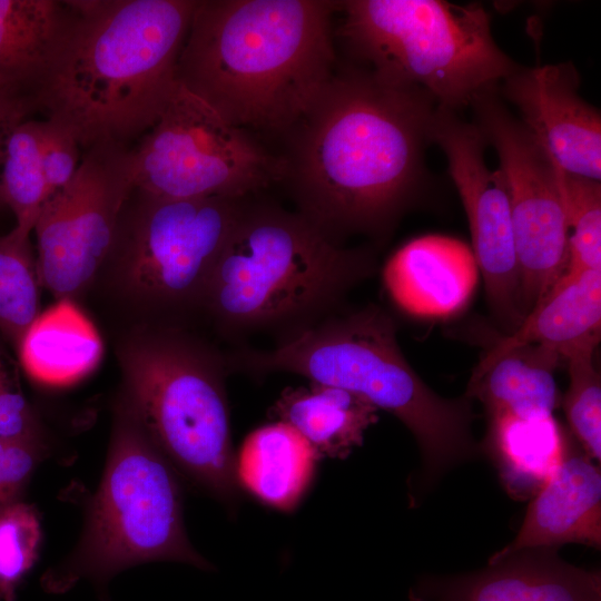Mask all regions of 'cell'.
Wrapping results in <instances>:
<instances>
[{"label":"cell","mask_w":601,"mask_h":601,"mask_svg":"<svg viewBox=\"0 0 601 601\" xmlns=\"http://www.w3.org/2000/svg\"><path fill=\"white\" fill-rule=\"evenodd\" d=\"M131 164L127 146L96 144L41 208L33 227L37 267L41 286L57 300H76L99 276L134 186Z\"/></svg>","instance_id":"obj_11"},{"label":"cell","mask_w":601,"mask_h":601,"mask_svg":"<svg viewBox=\"0 0 601 601\" xmlns=\"http://www.w3.org/2000/svg\"><path fill=\"white\" fill-rule=\"evenodd\" d=\"M47 452L40 439L0 437V511L19 500Z\"/></svg>","instance_id":"obj_30"},{"label":"cell","mask_w":601,"mask_h":601,"mask_svg":"<svg viewBox=\"0 0 601 601\" xmlns=\"http://www.w3.org/2000/svg\"><path fill=\"white\" fill-rule=\"evenodd\" d=\"M72 18L68 1L0 0V88L35 107L36 90Z\"/></svg>","instance_id":"obj_19"},{"label":"cell","mask_w":601,"mask_h":601,"mask_svg":"<svg viewBox=\"0 0 601 601\" xmlns=\"http://www.w3.org/2000/svg\"><path fill=\"white\" fill-rule=\"evenodd\" d=\"M226 362L234 371L297 374L390 412L416 440L425 486L481 451L471 432L470 398L430 388L404 357L393 319L376 306L326 316L289 332L274 348L239 349Z\"/></svg>","instance_id":"obj_4"},{"label":"cell","mask_w":601,"mask_h":601,"mask_svg":"<svg viewBox=\"0 0 601 601\" xmlns=\"http://www.w3.org/2000/svg\"><path fill=\"white\" fill-rule=\"evenodd\" d=\"M324 0H198L177 81L237 128L287 134L335 72Z\"/></svg>","instance_id":"obj_3"},{"label":"cell","mask_w":601,"mask_h":601,"mask_svg":"<svg viewBox=\"0 0 601 601\" xmlns=\"http://www.w3.org/2000/svg\"><path fill=\"white\" fill-rule=\"evenodd\" d=\"M568 543L601 548L600 469L571 446L533 495L515 538L494 555Z\"/></svg>","instance_id":"obj_17"},{"label":"cell","mask_w":601,"mask_h":601,"mask_svg":"<svg viewBox=\"0 0 601 601\" xmlns=\"http://www.w3.org/2000/svg\"><path fill=\"white\" fill-rule=\"evenodd\" d=\"M430 141L444 151L449 171L465 209L472 252L493 312L511 334L522 323L520 270L515 253L510 196L501 168L485 162L489 145L482 130L455 110L436 106Z\"/></svg>","instance_id":"obj_13"},{"label":"cell","mask_w":601,"mask_h":601,"mask_svg":"<svg viewBox=\"0 0 601 601\" xmlns=\"http://www.w3.org/2000/svg\"><path fill=\"white\" fill-rule=\"evenodd\" d=\"M472 249L442 235L414 238L398 248L383 268L385 288L404 312L445 318L460 312L477 284Z\"/></svg>","instance_id":"obj_16"},{"label":"cell","mask_w":601,"mask_h":601,"mask_svg":"<svg viewBox=\"0 0 601 601\" xmlns=\"http://www.w3.org/2000/svg\"><path fill=\"white\" fill-rule=\"evenodd\" d=\"M40 278L30 234L0 236V331L16 346L40 314Z\"/></svg>","instance_id":"obj_26"},{"label":"cell","mask_w":601,"mask_h":601,"mask_svg":"<svg viewBox=\"0 0 601 601\" xmlns=\"http://www.w3.org/2000/svg\"><path fill=\"white\" fill-rule=\"evenodd\" d=\"M40 142L41 121L18 124L7 138L0 171V203L13 211L16 227L29 234L48 200Z\"/></svg>","instance_id":"obj_25"},{"label":"cell","mask_w":601,"mask_h":601,"mask_svg":"<svg viewBox=\"0 0 601 601\" xmlns=\"http://www.w3.org/2000/svg\"><path fill=\"white\" fill-rule=\"evenodd\" d=\"M158 561L215 569L187 536L180 475L119 397L105 470L81 535L65 559L45 571L40 585L60 595L88 582L100 601H111L116 575Z\"/></svg>","instance_id":"obj_6"},{"label":"cell","mask_w":601,"mask_h":601,"mask_svg":"<svg viewBox=\"0 0 601 601\" xmlns=\"http://www.w3.org/2000/svg\"><path fill=\"white\" fill-rule=\"evenodd\" d=\"M570 443L553 415H489L480 446L495 466L505 491L516 500L532 499L565 456Z\"/></svg>","instance_id":"obj_22"},{"label":"cell","mask_w":601,"mask_h":601,"mask_svg":"<svg viewBox=\"0 0 601 601\" xmlns=\"http://www.w3.org/2000/svg\"><path fill=\"white\" fill-rule=\"evenodd\" d=\"M561 359L540 345L515 347L473 370L465 396L482 402L487 415H553L559 401L553 374Z\"/></svg>","instance_id":"obj_24"},{"label":"cell","mask_w":601,"mask_h":601,"mask_svg":"<svg viewBox=\"0 0 601 601\" xmlns=\"http://www.w3.org/2000/svg\"><path fill=\"white\" fill-rule=\"evenodd\" d=\"M198 0H76L33 97L36 110L88 149L150 130L177 86Z\"/></svg>","instance_id":"obj_2"},{"label":"cell","mask_w":601,"mask_h":601,"mask_svg":"<svg viewBox=\"0 0 601 601\" xmlns=\"http://www.w3.org/2000/svg\"><path fill=\"white\" fill-rule=\"evenodd\" d=\"M558 549L492 555L485 568L424 574L410 601H601V573L569 563Z\"/></svg>","instance_id":"obj_15"},{"label":"cell","mask_w":601,"mask_h":601,"mask_svg":"<svg viewBox=\"0 0 601 601\" xmlns=\"http://www.w3.org/2000/svg\"><path fill=\"white\" fill-rule=\"evenodd\" d=\"M0 437L42 440L37 417L1 348Z\"/></svg>","instance_id":"obj_32"},{"label":"cell","mask_w":601,"mask_h":601,"mask_svg":"<svg viewBox=\"0 0 601 601\" xmlns=\"http://www.w3.org/2000/svg\"><path fill=\"white\" fill-rule=\"evenodd\" d=\"M134 186L166 198L245 199L284 181L266 150L178 83L167 108L131 149Z\"/></svg>","instance_id":"obj_10"},{"label":"cell","mask_w":601,"mask_h":601,"mask_svg":"<svg viewBox=\"0 0 601 601\" xmlns=\"http://www.w3.org/2000/svg\"><path fill=\"white\" fill-rule=\"evenodd\" d=\"M503 81L505 98L518 107L522 124L556 166L600 181L601 117L579 95L572 63L519 67Z\"/></svg>","instance_id":"obj_14"},{"label":"cell","mask_w":601,"mask_h":601,"mask_svg":"<svg viewBox=\"0 0 601 601\" xmlns=\"http://www.w3.org/2000/svg\"><path fill=\"white\" fill-rule=\"evenodd\" d=\"M377 408L338 387L311 383L286 388L273 414L303 435L321 456L346 457L377 421Z\"/></svg>","instance_id":"obj_23"},{"label":"cell","mask_w":601,"mask_h":601,"mask_svg":"<svg viewBox=\"0 0 601 601\" xmlns=\"http://www.w3.org/2000/svg\"><path fill=\"white\" fill-rule=\"evenodd\" d=\"M373 267L371 254L343 246L299 213L246 204L203 308L227 332L295 331L322 319Z\"/></svg>","instance_id":"obj_5"},{"label":"cell","mask_w":601,"mask_h":601,"mask_svg":"<svg viewBox=\"0 0 601 601\" xmlns=\"http://www.w3.org/2000/svg\"><path fill=\"white\" fill-rule=\"evenodd\" d=\"M595 349L571 355L569 387L562 405L573 435L592 461L601 459V380L593 362Z\"/></svg>","instance_id":"obj_29"},{"label":"cell","mask_w":601,"mask_h":601,"mask_svg":"<svg viewBox=\"0 0 601 601\" xmlns=\"http://www.w3.org/2000/svg\"><path fill=\"white\" fill-rule=\"evenodd\" d=\"M79 144L61 125L47 119L41 121V165L48 199L66 187L79 166Z\"/></svg>","instance_id":"obj_31"},{"label":"cell","mask_w":601,"mask_h":601,"mask_svg":"<svg viewBox=\"0 0 601 601\" xmlns=\"http://www.w3.org/2000/svg\"><path fill=\"white\" fill-rule=\"evenodd\" d=\"M17 349L30 377L59 386L75 383L92 372L102 357L104 344L76 300L60 299L40 312Z\"/></svg>","instance_id":"obj_20"},{"label":"cell","mask_w":601,"mask_h":601,"mask_svg":"<svg viewBox=\"0 0 601 601\" xmlns=\"http://www.w3.org/2000/svg\"><path fill=\"white\" fill-rule=\"evenodd\" d=\"M120 398L180 477L229 510L240 487L225 390L226 361L171 327L145 325L118 349Z\"/></svg>","instance_id":"obj_7"},{"label":"cell","mask_w":601,"mask_h":601,"mask_svg":"<svg viewBox=\"0 0 601 601\" xmlns=\"http://www.w3.org/2000/svg\"><path fill=\"white\" fill-rule=\"evenodd\" d=\"M245 200L166 198L132 186L100 274L107 272L111 290L141 313L165 316L203 308Z\"/></svg>","instance_id":"obj_9"},{"label":"cell","mask_w":601,"mask_h":601,"mask_svg":"<svg viewBox=\"0 0 601 601\" xmlns=\"http://www.w3.org/2000/svg\"><path fill=\"white\" fill-rule=\"evenodd\" d=\"M32 111L31 101L0 88V168L8 136Z\"/></svg>","instance_id":"obj_33"},{"label":"cell","mask_w":601,"mask_h":601,"mask_svg":"<svg viewBox=\"0 0 601 601\" xmlns=\"http://www.w3.org/2000/svg\"><path fill=\"white\" fill-rule=\"evenodd\" d=\"M339 35L380 80L426 91L439 106L471 105L519 66L495 43L480 4L440 0H348Z\"/></svg>","instance_id":"obj_8"},{"label":"cell","mask_w":601,"mask_h":601,"mask_svg":"<svg viewBox=\"0 0 601 601\" xmlns=\"http://www.w3.org/2000/svg\"><path fill=\"white\" fill-rule=\"evenodd\" d=\"M435 102L367 69L335 70L286 134L297 213L337 242L387 229L421 181Z\"/></svg>","instance_id":"obj_1"},{"label":"cell","mask_w":601,"mask_h":601,"mask_svg":"<svg viewBox=\"0 0 601 601\" xmlns=\"http://www.w3.org/2000/svg\"><path fill=\"white\" fill-rule=\"evenodd\" d=\"M318 457L289 424H266L246 437L236 455L237 482L266 505L290 511L309 487Z\"/></svg>","instance_id":"obj_21"},{"label":"cell","mask_w":601,"mask_h":601,"mask_svg":"<svg viewBox=\"0 0 601 601\" xmlns=\"http://www.w3.org/2000/svg\"><path fill=\"white\" fill-rule=\"evenodd\" d=\"M471 106L475 125L495 148L506 179L525 317L568 268L569 230L558 168L522 121L508 111L496 87L479 93Z\"/></svg>","instance_id":"obj_12"},{"label":"cell","mask_w":601,"mask_h":601,"mask_svg":"<svg viewBox=\"0 0 601 601\" xmlns=\"http://www.w3.org/2000/svg\"><path fill=\"white\" fill-rule=\"evenodd\" d=\"M556 168L569 230L566 270L601 269L600 181Z\"/></svg>","instance_id":"obj_27"},{"label":"cell","mask_w":601,"mask_h":601,"mask_svg":"<svg viewBox=\"0 0 601 601\" xmlns=\"http://www.w3.org/2000/svg\"><path fill=\"white\" fill-rule=\"evenodd\" d=\"M601 331V269L565 270L526 314L519 327L500 338L474 370L520 346L540 345L562 359L595 349Z\"/></svg>","instance_id":"obj_18"},{"label":"cell","mask_w":601,"mask_h":601,"mask_svg":"<svg viewBox=\"0 0 601 601\" xmlns=\"http://www.w3.org/2000/svg\"><path fill=\"white\" fill-rule=\"evenodd\" d=\"M42 526L37 510L20 500L0 511V601H16L38 561Z\"/></svg>","instance_id":"obj_28"}]
</instances>
